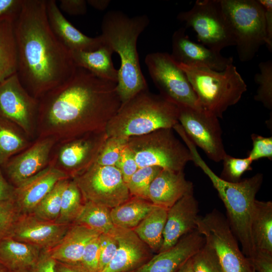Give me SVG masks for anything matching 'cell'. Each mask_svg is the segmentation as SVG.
<instances>
[{"label": "cell", "mask_w": 272, "mask_h": 272, "mask_svg": "<svg viewBox=\"0 0 272 272\" xmlns=\"http://www.w3.org/2000/svg\"><path fill=\"white\" fill-rule=\"evenodd\" d=\"M87 4L94 8L103 11L105 10L109 6L110 1L109 0H88Z\"/></svg>", "instance_id": "cell-53"}, {"label": "cell", "mask_w": 272, "mask_h": 272, "mask_svg": "<svg viewBox=\"0 0 272 272\" xmlns=\"http://www.w3.org/2000/svg\"><path fill=\"white\" fill-rule=\"evenodd\" d=\"M167 209L156 206L132 230L153 253H158L163 244Z\"/></svg>", "instance_id": "cell-29"}, {"label": "cell", "mask_w": 272, "mask_h": 272, "mask_svg": "<svg viewBox=\"0 0 272 272\" xmlns=\"http://www.w3.org/2000/svg\"><path fill=\"white\" fill-rule=\"evenodd\" d=\"M178 272H192L191 258L182 266Z\"/></svg>", "instance_id": "cell-54"}, {"label": "cell", "mask_w": 272, "mask_h": 272, "mask_svg": "<svg viewBox=\"0 0 272 272\" xmlns=\"http://www.w3.org/2000/svg\"><path fill=\"white\" fill-rule=\"evenodd\" d=\"M20 215L14 200L0 202V238L8 235Z\"/></svg>", "instance_id": "cell-41"}, {"label": "cell", "mask_w": 272, "mask_h": 272, "mask_svg": "<svg viewBox=\"0 0 272 272\" xmlns=\"http://www.w3.org/2000/svg\"><path fill=\"white\" fill-rule=\"evenodd\" d=\"M234 36L239 59L252 60L266 44L264 11L258 0H220Z\"/></svg>", "instance_id": "cell-7"}, {"label": "cell", "mask_w": 272, "mask_h": 272, "mask_svg": "<svg viewBox=\"0 0 272 272\" xmlns=\"http://www.w3.org/2000/svg\"><path fill=\"white\" fill-rule=\"evenodd\" d=\"M192 161L199 167L210 179L217 191L227 212V220L234 235L241 246L244 254L251 259L255 253L251 222L255 196L260 188L263 176L258 173L238 182L225 181L209 167L191 142L187 145Z\"/></svg>", "instance_id": "cell-4"}, {"label": "cell", "mask_w": 272, "mask_h": 272, "mask_svg": "<svg viewBox=\"0 0 272 272\" xmlns=\"http://www.w3.org/2000/svg\"><path fill=\"white\" fill-rule=\"evenodd\" d=\"M156 207L150 200L131 196L123 203L110 210V215L115 226L133 229Z\"/></svg>", "instance_id": "cell-30"}, {"label": "cell", "mask_w": 272, "mask_h": 272, "mask_svg": "<svg viewBox=\"0 0 272 272\" xmlns=\"http://www.w3.org/2000/svg\"><path fill=\"white\" fill-rule=\"evenodd\" d=\"M185 31V28H180L172 37L170 55L176 63L206 67L217 71H222L233 64V57H225L220 52L191 40Z\"/></svg>", "instance_id": "cell-17"}, {"label": "cell", "mask_w": 272, "mask_h": 272, "mask_svg": "<svg viewBox=\"0 0 272 272\" xmlns=\"http://www.w3.org/2000/svg\"><path fill=\"white\" fill-rule=\"evenodd\" d=\"M127 139L119 137H108L95 163L102 166H115Z\"/></svg>", "instance_id": "cell-39"}, {"label": "cell", "mask_w": 272, "mask_h": 272, "mask_svg": "<svg viewBox=\"0 0 272 272\" xmlns=\"http://www.w3.org/2000/svg\"><path fill=\"white\" fill-rule=\"evenodd\" d=\"M196 229L215 254L224 272H255L226 218L218 210L199 216Z\"/></svg>", "instance_id": "cell-9"}, {"label": "cell", "mask_w": 272, "mask_h": 272, "mask_svg": "<svg viewBox=\"0 0 272 272\" xmlns=\"http://www.w3.org/2000/svg\"><path fill=\"white\" fill-rule=\"evenodd\" d=\"M8 272H10V271H9Z\"/></svg>", "instance_id": "cell-56"}, {"label": "cell", "mask_w": 272, "mask_h": 272, "mask_svg": "<svg viewBox=\"0 0 272 272\" xmlns=\"http://www.w3.org/2000/svg\"><path fill=\"white\" fill-rule=\"evenodd\" d=\"M192 272H224L213 250L205 243L191 258Z\"/></svg>", "instance_id": "cell-40"}, {"label": "cell", "mask_w": 272, "mask_h": 272, "mask_svg": "<svg viewBox=\"0 0 272 272\" xmlns=\"http://www.w3.org/2000/svg\"><path fill=\"white\" fill-rule=\"evenodd\" d=\"M149 24L146 15L129 17L118 10L109 11L103 18L99 36L103 44L120 57L117 88L122 103L148 89L141 68L137 41Z\"/></svg>", "instance_id": "cell-3"}, {"label": "cell", "mask_w": 272, "mask_h": 272, "mask_svg": "<svg viewBox=\"0 0 272 272\" xmlns=\"http://www.w3.org/2000/svg\"><path fill=\"white\" fill-rule=\"evenodd\" d=\"M126 147L133 154L139 168L157 166L181 171L192 161L189 150L175 136L171 128L129 137Z\"/></svg>", "instance_id": "cell-8"}, {"label": "cell", "mask_w": 272, "mask_h": 272, "mask_svg": "<svg viewBox=\"0 0 272 272\" xmlns=\"http://www.w3.org/2000/svg\"><path fill=\"white\" fill-rule=\"evenodd\" d=\"M57 142L53 138H37L26 149L1 166L9 182L16 187L49 164L51 154Z\"/></svg>", "instance_id": "cell-16"}, {"label": "cell", "mask_w": 272, "mask_h": 272, "mask_svg": "<svg viewBox=\"0 0 272 272\" xmlns=\"http://www.w3.org/2000/svg\"><path fill=\"white\" fill-rule=\"evenodd\" d=\"M177 106L178 122L192 142L211 160L222 161L227 153L219 118L201 108Z\"/></svg>", "instance_id": "cell-14"}, {"label": "cell", "mask_w": 272, "mask_h": 272, "mask_svg": "<svg viewBox=\"0 0 272 272\" xmlns=\"http://www.w3.org/2000/svg\"><path fill=\"white\" fill-rule=\"evenodd\" d=\"M252 148L249 151L248 157L252 161L266 158L272 160V137H265L253 133L251 135Z\"/></svg>", "instance_id": "cell-43"}, {"label": "cell", "mask_w": 272, "mask_h": 272, "mask_svg": "<svg viewBox=\"0 0 272 272\" xmlns=\"http://www.w3.org/2000/svg\"><path fill=\"white\" fill-rule=\"evenodd\" d=\"M56 272H90L80 263H68L56 261Z\"/></svg>", "instance_id": "cell-52"}, {"label": "cell", "mask_w": 272, "mask_h": 272, "mask_svg": "<svg viewBox=\"0 0 272 272\" xmlns=\"http://www.w3.org/2000/svg\"><path fill=\"white\" fill-rule=\"evenodd\" d=\"M198 212V203L193 192L184 195L168 209L159 252L172 247L183 236L196 229Z\"/></svg>", "instance_id": "cell-21"}, {"label": "cell", "mask_w": 272, "mask_h": 272, "mask_svg": "<svg viewBox=\"0 0 272 272\" xmlns=\"http://www.w3.org/2000/svg\"><path fill=\"white\" fill-rule=\"evenodd\" d=\"M76 65L84 68L95 76L114 83H117L118 72L112 60L113 52L106 45L90 51H70Z\"/></svg>", "instance_id": "cell-27"}, {"label": "cell", "mask_w": 272, "mask_h": 272, "mask_svg": "<svg viewBox=\"0 0 272 272\" xmlns=\"http://www.w3.org/2000/svg\"><path fill=\"white\" fill-rule=\"evenodd\" d=\"M259 72L254 78L258 85L254 99L262 103L269 110L272 109V61L268 60L258 64Z\"/></svg>", "instance_id": "cell-37"}, {"label": "cell", "mask_w": 272, "mask_h": 272, "mask_svg": "<svg viewBox=\"0 0 272 272\" xmlns=\"http://www.w3.org/2000/svg\"><path fill=\"white\" fill-rule=\"evenodd\" d=\"M110 210L92 202L85 201L74 223L85 225L100 234L109 233L115 227L111 218Z\"/></svg>", "instance_id": "cell-33"}, {"label": "cell", "mask_w": 272, "mask_h": 272, "mask_svg": "<svg viewBox=\"0 0 272 272\" xmlns=\"http://www.w3.org/2000/svg\"><path fill=\"white\" fill-rule=\"evenodd\" d=\"M55 262L48 251L42 250L37 262L24 272H56Z\"/></svg>", "instance_id": "cell-47"}, {"label": "cell", "mask_w": 272, "mask_h": 272, "mask_svg": "<svg viewBox=\"0 0 272 272\" xmlns=\"http://www.w3.org/2000/svg\"><path fill=\"white\" fill-rule=\"evenodd\" d=\"M255 272H272V253L256 250L253 257L250 260Z\"/></svg>", "instance_id": "cell-46"}, {"label": "cell", "mask_w": 272, "mask_h": 272, "mask_svg": "<svg viewBox=\"0 0 272 272\" xmlns=\"http://www.w3.org/2000/svg\"><path fill=\"white\" fill-rule=\"evenodd\" d=\"M255 250L272 253V202L255 200L251 222Z\"/></svg>", "instance_id": "cell-28"}, {"label": "cell", "mask_w": 272, "mask_h": 272, "mask_svg": "<svg viewBox=\"0 0 272 272\" xmlns=\"http://www.w3.org/2000/svg\"><path fill=\"white\" fill-rule=\"evenodd\" d=\"M116 252L102 272H131L151 258L153 252L132 229L115 226Z\"/></svg>", "instance_id": "cell-20"}, {"label": "cell", "mask_w": 272, "mask_h": 272, "mask_svg": "<svg viewBox=\"0 0 272 272\" xmlns=\"http://www.w3.org/2000/svg\"><path fill=\"white\" fill-rule=\"evenodd\" d=\"M59 2V9L70 15H83L87 12L86 1L60 0Z\"/></svg>", "instance_id": "cell-49"}, {"label": "cell", "mask_w": 272, "mask_h": 272, "mask_svg": "<svg viewBox=\"0 0 272 272\" xmlns=\"http://www.w3.org/2000/svg\"><path fill=\"white\" fill-rule=\"evenodd\" d=\"M263 11L266 35V45L270 52L272 51V1L258 0Z\"/></svg>", "instance_id": "cell-50"}, {"label": "cell", "mask_w": 272, "mask_h": 272, "mask_svg": "<svg viewBox=\"0 0 272 272\" xmlns=\"http://www.w3.org/2000/svg\"><path fill=\"white\" fill-rule=\"evenodd\" d=\"M222 161L223 169L219 176L228 182L240 181L245 172L252 169L251 164L253 161L247 157L244 158H235L227 154Z\"/></svg>", "instance_id": "cell-38"}, {"label": "cell", "mask_w": 272, "mask_h": 272, "mask_svg": "<svg viewBox=\"0 0 272 272\" xmlns=\"http://www.w3.org/2000/svg\"><path fill=\"white\" fill-rule=\"evenodd\" d=\"M192 192L193 184L186 179L183 170L162 169L150 184L148 199L155 206L168 210L183 196Z\"/></svg>", "instance_id": "cell-24"}, {"label": "cell", "mask_w": 272, "mask_h": 272, "mask_svg": "<svg viewBox=\"0 0 272 272\" xmlns=\"http://www.w3.org/2000/svg\"><path fill=\"white\" fill-rule=\"evenodd\" d=\"M100 234L85 225L73 224L60 242L48 252L55 261L80 263L88 243Z\"/></svg>", "instance_id": "cell-25"}, {"label": "cell", "mask_w": 272, "mask_h": 272, "mask_svg": "<svg viewBox=\"0 0 272 272\" xmlns=\"http://www.w3.org/2000/svg\"><path fill=\"white\" fill-rule=\"evenodd\" d=\"M162 170L157 166L139 168L126 184L131 196L149 200L150 184Z\"/></svg>", "instance_id": "cell-36"}, {"label": "cell", "mask_w": 272, "mask_h": 272, "mask_svg": "<svg viewBox=\"0 0 272 272\" xmlns=\"http://www.w3.org/2000/svg\"><path fill=\"white\" fill-rule=\"evenodd\" d=\"M23 0H0V20H14L19 13Z\"/></svg>", "instance_id": "cell-48"}, {"label": "cell", "mask_w": 272, "mask_h": 272, "mask_svg": "<svg viewBox=\"0 0 272 272\" xmlns=\"http://www.w3.org/2000/svg\"><path fill=\"white\" fill-rule=\"evenodd\" d=\"M121 173L126 184L128 183L139 167L131 151L126 145L122 150L120 158L115 165Z\"/></svg>", "instance_id": "cell-45"}, {"label": "cell", "mask_w": 272, "mask_h": 272, "mask_svg": "<svg viewBox=\"0 0 272 272\" xmlns=\"http://www.w3.org/2000/svg\"><path fill=\"white\" fill-rule=\"evenodd\" d=\"M85 201L112 209L131 197L120 172L115 166L95 163L73 178Z\"/></svg>", "instance_id": "cell-11"}, {"label": "cell", "mask_w": 272, "mask_h": 272, "mask_svg": "<svg viewBox=\"0 0 272 272\" xmlns=\"http://www.w3.org/2000/svg\"><path fill=\"white\" fill-rule=\"evenodd\" d=\"M33 141L15 123L0 118V166L28 148Z\"/></svg>", "instance_id": "cell-31"}, {"label": "cell", "mask_w": 272, "mask_h": 272, "mask_svg": "<svg viewBox=\"0 0 272 272\" xmlns=\"http://www.w3.org/2000/svg\"><path fill=\"white\" fill-rule=\"evenodd\" d=\"M70 178L49 165L36 175L15 187L14 201L20 215L31 214L36 207L60 180Z\"/></svg>", "instance_id": "cell-22"}, {"label": "cell", "mask_w": 272, "mask_h": 272, "mask_svg": "<svg viewBox=\"0 0 272 272\" xmlns=\"http://www.w3.org/2000/svg\"><path fill=\"white\" fill-rule=\"evenodd\" d=\"M100 242L98 272H102L114 257L118 244L112 232L108 234H100Z\"/></svg>", "instance_id": "cell-42"}, {"label": "cell", "mask_w": 272, "mask_h": 272, "mask_svg": "<svg viewBox=\"0 0 272 272\" xmlns=\"http://www.w3.org/2000/svg\"><path fill=\"white\" fill-rule=\"evenodd\" d=\"M8 270L4 266L0 264V272H8Z\"/></svg>", "instance_id": "cell-55"}, {"label": "cell", "mask_w": 272, "mask_h": 272, "mask_svg": "<svg viewBox=\"0 0 272 272\" xmlns=\"http://www.w3.org/2000/svg\"><path fill=\"white\" fill-rule=\"evenodd\" d=\"M107 138L104 131L57 142L52 151L49 165L73 179L96 163Z\"/></svg>", "instance_id": "cell-13"}, {"label": "cell", "mask_w": 272, "mask_h": 272, "mask_svg": "<svg viewBox=\"0 0 272 272\" xmlns=\"http://www.w3.org/2000/svg\"><path fill=\"white\" fill-rule=\"evenodd\" d=\"M42 250L10 237L0 238V264L10 272H24L38 259Z\"/></svg>", "instance_id": "cell-26"}, {"label": "cell", "mask_w": 272, "mask_h": 272, "mask_svg": "<svg viewBox=\"0 0 272 272\" xmlns=\"http://www.w3.org/2000/svg\"><path fill=\"white\" fill-rule=\"evenodd\" d=\"M17 74L26 90L39 99L70 79L77 66L48 23L45 0H23L14 20Z\"/></svg>", "instance_id": "cell-2"}, {"label": "cell", "mask_w": 272, "mask_h": 272, "mask_svg": "<svg viewBox=\"0 0 272 272\" xmlns=\"http://www.w3.org/2000/svg\"><path fill=\"white\" fill-rule=\"evenodd\" d=\"M39 101L36 138L57 142L106 131L122 104L116 83L78 66L70 79Z\"/></svg>", "instance_id": "cell-1"}, {"label": "cell", "mask_w": 272, "mask_h": 272, "mask_svg": "<svg viewBox=\"0 0 272 272\" xmlns=\"http://www.w3.org/2000/svg\"><path fill=\"white\" fill-rule=\"evenodd\" d=\"M0 166V202L14 200L15 187L5 177Z\"/></svg>", "instance_id": "cell-51"}, {"label": "cell", "mask_w": 272, "mask_h": 272, "mask_svg": "<svg viewBox=\"0 0 272 272\" xmlns=\"http://www.w3.org/2000/svg\"><path fill=\"white\" fill-rule=\"evenodd\" d=\"M145 62L160 94L177 105L201 108L186 75L170 54L150 53L146 55Z\"/></svg>", "instance_id": "cell-12"}, {"label": "cell", "mask_w": 272, "mask_h": 272, "mask_svg": "<svg viewBox=\"0 0 272 272\" xmlns=\"http://www.w3.org/2000/svg\"><path fill=\"white\" fill-rule=\"evenodd\" d=\"M14 20H0V83L17 71V50Z\"/></svg>", "instance_id": "cell-32"}, {"label": "cell", "mask_w": 272, "mask_h": 272, "mask_svg": "<svg viewBox=\"0 0 272 272\" xmlns=\"http://www.w3.org/2000/svg\"><path fill=\"white\" fill-rule=\"evenodd\" d=\"M46 10L52 31L70 51H93L103 45L100 36H87L73 26L62 14L55 1H46Z\"/></svg>", "instance_id": "cell-23"}, {"label": "cell", "mask_w": 272, "mask_h": 272, "mask_svg": "<svg viewBox=\"0 0 272 272\" xmlns=\"http://www.w3.org/2000/svg\"><path fill=\"white\" fill-rule=\"evenodd\" d=\"M177 64L186 75L199 107L218 118L247 91L245 82L233 64L222 71Z\"/></svg>", "instance_id": "cell-6"}, {"label": "cell", "mask_w": 272, "mask_h": 272, "mask_svg": "<svg viewBox=\"0 0 272 272\" xmlns=\"http://www.w3.org/2000/svg\"><path fill=\"white\" fill-rule=\"evenodd\" d=\"M71 225L42 220L31 214L20 215L6 237L48 251L60 242Z\"/></svg>", "instance_id": "cell-18"}, {"label": "cell", "mask_w": 272, "mask_h": 272, "mask_svg": "<svg viewBox=\"0 0 272 272\" xmlns=\"http://www.w3.org/2000/svg\"><path fill=\"white\" fill-rule=\"evenodd\" d=\"M39 105L17 73L0 83V118L18 125L31 140L36 138Z\"/></svg>", "instance_id": "cell-15"}, {"label": "cell", "mask_w": 272, "mask_h": 272, "mask_svg": "<svg viewBox=\"0 0 272 272\" xmlns=\"http://www.w3.org/2000/svg\"><path fill=\"white\" fill-rule=\"evenodd\" d=\"M70 179L58 181L31 214L42 220L55 222L60 213L62 193Z\"/></svg>", "instance_id": "cell-35"}, {"label": "cell", "mask_w": 272, "mask_h": 272, "mask_svg": "<svg viewBox=\"0 0 272 272\" xmlns=\"http://www.w3.org/2000/svg\"><path fill=\"white\" fill-rule=\"evenodd\" d=\"M100 235L93 238L88 243L80 262L90 272H98L100 246Z\"/></svg>", "instance_id": "cell-44"}, {"label": "cell", "mask_w": 272, "mask_h": 272, "mask_svg": "<svg viewBox=\"0 0 272 272\" xmlns=\"http://www.w3.org/2000/svg\"><path fill=\"white\" fill-rule=\"evenodd\" d=\"M85 201L73 179H70L61 195L60 211L55 223L71 225L81 212Z\"/></svg>", "instance_id": "cell-34"}, {"label": "cell", "mask_w": 272, "mask_h": 272, "mask_svg": "<svg viewBox=\"0 0 272 272\" xmlns=\"http://www.w3.org/2000/svg\"><path fill=\"white\" fill-rule=\"evenodd\" d=\"M197 229L183 236L174 246L159 252L131 272H178L204 245Z\"/></svg>", "instance_id": "cell-19"}, {"label": "cell", "mask_w": 272, "mask_h": 272, "mask_svg": "<svg viewBox=\"0 0 272 272\" xmlns=\"http://www.w3.org/2000/svg\"><path fill=\"white\" fill-rule=\"evenodd\" d=\"M177 19L196 32L198 41L218 52L235 46L231 27L220 0H197L189 10L179 13Z\"/></svg>", "instance_id": "cell-10"}, {"label": "cell", "mask_w": 272, "mask_h": 272, "mask_svg": "<svg viewBox=\"0 0 272 272\" xmlns=\"http://www.w3.org/2000/svg\"><path fill=\"white\" fill-rule=\"evenodd\" d=\"M177 104L161 94L144 90L121 105L108 123V137L128 138L161 128H173L178 123Z\"/></svg>", "instance_id": "cell-5"}]
</instances>
